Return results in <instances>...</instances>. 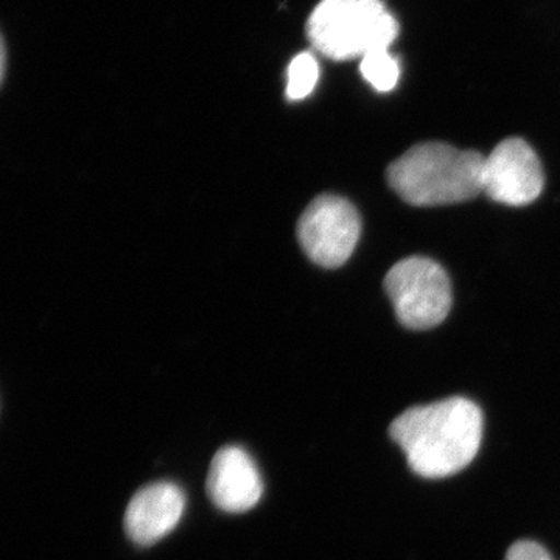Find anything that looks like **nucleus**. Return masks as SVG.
I'll use <instances>...</instances> for the list:
<instances>
[{
  "label": "nucleus",
  "instance_id": "1",
  "mask_svg": "<svg viewBox=\"0 0 560 560\" xmlns=\"http://www.w3.org/2000/svg\"><path fill=\"white\" fill-rule=\"evenodd\" d=\"M482 427L475 401L451 397L401 412L390 423L389 434L415 474L438 480L469 466L480 451Z\"/></svg>",
  "mask_w": 560,
  "mask_h": 560
},
{
  "label": "nucleus",
  "instance_id": "2",
  "mask_svg": "<svg viewBox=\"0 0 560 560\" xmlns=\"http://www.w3.org/2000/svg\"><path fill=\"white\" fill-rule=\"evenodd\" d=\"M486 158L441 142L419 143L386 172L389 186L416 208L458 205L482 194Z\"/></svg>",
  "mask_w": 560,
  "mask_h": 560
},
{
  "label": "nucleus",
  "instance_id": "3",
  "mask_svg": "<svg viewBox=\"0 0 560 560\" xmlns=\"http://www.w3.org/2000/svg\"><path fill=\"white\" fill-rule=\"evenodd\" d=\"M307 35L320 54L346 61L389 49L399 24L382 0H320L308 20Z\"/></svg>",
  "mask_w": 560,
  "mask_h": 560
},
{
  "label": "nucleus",
  "instance_id": "4",
  "mask_svg": "<svg viewBox=\"0 0 560 560\" xmlns=\"http://www.w3.org/2000/svg\"><path fill=\"white\" fill-rule=\"evenodd\" d=\"M385 291L407 329H433L452 311L451 279L438 261L427 257L397 261L386 275Z\"/></svg>",
  "mask_w": 560,
  "mask_h": 560
},
{
  "label": "nucleus",
  "instance_id": "5",
  "mask_svg": "<svg viewBox=\"0 0 560 560\" xmlns=\"http://www.w3.org/2000/svg\"><path fill=\"white\" fill-rule=\"evenodd\" d=\"M360 234L359 210L337 195L315 198L298 223V238L308 259L329 270L349 260Z\"/></svg>",
  "mask_w": 560,
  "mask_h": 560
},
{
  "label": "nucleus",
  "instance_id": "6",
  "mask_svg": "<svg viewBox=\"0 0 560 560\" xmlns=\"http://www.w3.org/2000/svg\"><path fill=\"white\" fill-rule=\"evenodd\" d=\"M544 184L539 158L523 139H504L486 158L482 191L490 200L521 208L540 197Z\"/></svg>",
  "mask_w": 560,
  "mask_h": 560
},
{
  "label": "nucleus",
  "instance_id": "7",
  "mask_svg": "<svg viewBox=\"0 0 560 560\" xmlns=\"http://www.w3.org/2000/svg\"><path fill=\"white\" fill-rule=\"evenodd\" d=\"M186 495L175 482H151L138 490L125 511V533L135 544H156L178 526Z\"/></svg>",
  "mask_w": 560,
  "mask_h": 560
},
{
  "label": "nucleus",
  "instance_id": "8",
  "mask_svg": "<svg viewBox=\"0 0 560 560\" xmlns=\"http://www.w3.org/2000/svg\"><path fill=\"white\" fill-rule=\"evenodd\" d=\"M206 489L209 499L221 511L246 512L259 503L264 481L249 453L230 445L213 456Z\"/></svg>",
  "mask_w": 560,
  "mask_h": 560
},
{
  "label": "nucleus",
  "instance_id": "9",
  "mask_svg": "<svg viewBox=\"0 0 560 560\" xmlns=\"http://www.w3.org/2000/svg\"><path fill=\"white\" fill-rule=\"evenodd\" d=\"M363 79L378 92H389L397 86L400 79L399 61L389 54L388 49L372 50L364 55L360 62Z\"/></svg>",
  "mask_w": 560,
  "mask_h": 560
},
{
  "label": "nucleus",
  "instance_id": "10",
  "mask_svg": "<svg viewBox=\"0 0 560 560\" xmlns=\"http://www.w3.org/2000/svg\"><path fill=\"white\" fill-rule=\"evenodd\" d=\"M319 79L318 61L312 54L298 55L291 61L289 68V81H287V97L290 101H304L312 94Z\"/></svg>",
  "mask_w": 560,
  "mask_h": 560
},
{
  "label": "nucleus",
  "instance_id": "11",
  "mask_svg": "<svg viewBox=\"0 0 560 560\" xmlns=\"http://www.w3.org/2000/svg\"><path fill=\"white\" fill-rule=\"evenodd\" d=\"M506 560H555L550 552L533 540H518L506 552Z\"/></svg>",
  "mask_w": 560,
  "mask_h": 560
}]
</instances>
